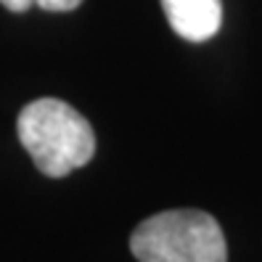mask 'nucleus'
Here are the masks:
<instances>
[{
	"label": "nucleus",
	"instance_id": "obj_2",
	"mask_svg": "<svg viewBox=\"0 0 262 262\" xmlns=\"http://www.w3.org/2000/svg\"><path fill=\"white\" fill-rule=\"evenodd\" d=\"M130 249L138 262H228L223 228L202 209H169L143 220Z\"/></svg>",
	"mask_w": 262,
	"mask_h": 262
},
{
	"label": "nucleus",
	"instance_id": "obj_4",
	"mask_svg": "<svg viewBox=\"0 0 262 262\" xmlns=\"http://www.w3.org/2000/svg\"><path fill=\"white\" fill-rule=\"evenodd\" d=\"M0 3L13 13H24L32 6H40L42 11H74L82 0H0Z\"/></svg>",
	"mask_w": 262,
	"mask_h": 262
},
{
	"label": "nucleus",
	"instance_id": "obj_3",
	"mask_svg": "<svg viewBox=\"0 0 262 262\" xmlns=\"http://www.w3.org/2000/svg\"><path fill=\"white\" fill-rule=\"evenodd\" d=\"M172 32L188 42H204L217 35L223 21L220 0H162Z\"/></svg>",
	"mask_w": 262,
	"mask_h": 262
},
{
	"label": "nucleus",
	"instance_id": "obj_1",
	"mask_svg": "<svg viewBox=\"0 0 262 262\" xmlns=\"http://www.w3.org/2000/svg\"><path fill=\"white\" fill-rule=\"evenodd\" d=\"M16 130L35 167L48 178H67L85 167L96 154L90 122L58 98H37L27 103L19 114Z\"/></svg>",
	"mask_w": 262,
	"mask_h": 262
}]
</instances>
